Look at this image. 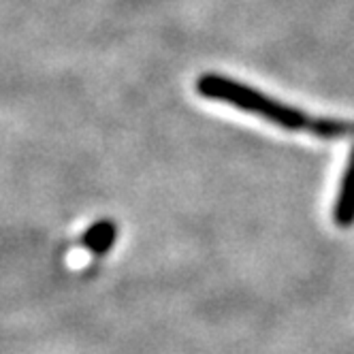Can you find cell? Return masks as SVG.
Listing matches in <instances>:
<instances>
[{
    "label": "cell",
    "mask_w": 354,
    "mask_h": 354,
    "mask_svg": "<svg viewBox=\"0 0 354 354\" xmlns=\"http://www.w3.org/2000/svg\"><path fill=\"white\" fill-rule=\"evenodd\" d=\"M196 90L201 96L220 100V103H226L248 113H254L271 124L282 126L286 131H308V133L312 131L314 118H310L306 111L284 105L280 100L267 96L265 92L239 84L231 77H224V75H216V73L201 75L196 82Z\"/></svg>",
    "instance_id": "obj_1"
},
{
    "label": "cell",
    "mask_w": 354,
    "mask_h": 354,
    "mask_svg": "<svg viewBox=\"0 0 354 354\" xmlns=\"http://www.w3.org/2000/svg\"><path fill=\"white\" fill-rule=\"evenodd\" d=\"M333 218H335V224L344 226V229L354 224V147H352L350 158L346 162V171L342 177V186H339L335 209H333Z\"/></svg>",
    "instance_id": "obj_2"
},
{
    "label": "cell",
    "mask_w": 354,
    "mask_h": 354,
    "mask_svg": "<svg viewBox=\"0 0 354 354\" xmlns=\"http://www.w3.org/2000/svg\"><path fill=\"white\" fill-rule=\"evenodd\" d=\"M115 239H118V224L113 220H98L86 229L82 243L92 257H105L109 254Z\"/></svg>",
    "instance_id": "obj_3"
},
{
    "label": "cell",
    "mask_w": 354,
    "mask_h": 354,
    "mask_svg": "<svg viewBox=\"0 0 354 354\" xmlns=\"http://www.w3.org/2000/svg\"><path fill=\"white\" fill-rule=\"evenodd\" d=\"M312 135L322 139H342V137H354V122L348 120H335V118H314Z\"/></svg>",
    "instance_id": "obj_4"
}]
</instances>
